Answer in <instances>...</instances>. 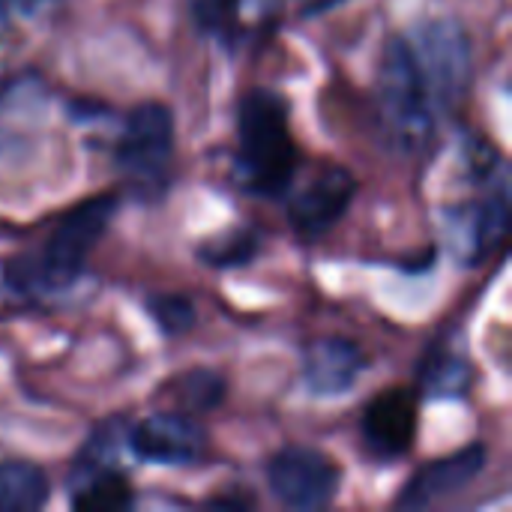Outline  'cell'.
I'll return each instance as SVG.
<instances>
[{"label":"cell","instance_id":"cell-18","mask_svg":"<svg viewBox=\"0 0 512 512\" xmlns=\"http://www.w3.org/2000/svg\"><path fill=\"white\" fill-rule=\"evenodd\" d=\"M150 312H153L156 324L171 336L186 333L195 324V309L186 297H153Z\"/></svg>","mask_w":512,"mask_h":512},{"label":"cell","instance_id":"cell-5","mask_svg":"<svg viewBox=\"0 0 512 512\" xmlns=\"http://www.w3.org/2000/svg\"><path fill=\"white\" fill-rule=\"evenodd\" d=\"M120 171L141 195H156L171 174L174 162V117L159 102L138 105L117 141Z\"/></svg>","mask_w":512,"mask_h":512},{"label":"cell","instance_id":"cell-19","mask_svg":"<svg viewBox=\"0 0 512 512\" xmlns=\"http://www.w3.org/2000/svg\"><path fill=\"white\" fill-rule=\"evenodd\" d=\"M333 0H303V6H309V9H324V6H330Z\"/></svg>","mask_w":512,"mask_h":512},{"label":"cell","instance_id":"cell-12","mask_svg":"<svg viewBox=\"0 0 512 512\" xmlns=\"http://www.w3.org/2000/svg\"><path fill=\"white\" fill-rule=\"evenodd\" d=\"M72 507L84 512L126 510L132 504V486L120 468L108 471H84L69 477Z\"/></svg>","mask_w":512,"mask_h":512},{"label":"cell","instance_id":"cell-3","mask_svg":"<svg viewBox=\"0 0 512 512\" xmlns=\"http://www.w3.org/2000/svg\"><path fill=\"white\" fill-rule=\"evenodd\" d=\"M117 210L114 198H93L69 210L51 231L42 246V255L30 264L27 285L33 288H66L84 270L90 252L108 231V222Z\"/></svg>","mask_w":512,"mask_h":512},{"label":"cell","instance_id":"cell-20","mask_svg":"<svg viewBox=\"0 0 512 512\" xmlns=\"http://www.w3.org/2000/svg\"><path fill=\"white\" fill-rule=\"evenodd\" d=\"M6 30V0H0V33Z\"/></svg>","mask_w":512,"mask_h":512},{"label":"cell","instance_id":"cell-13","mask_svg":"<svg viewBox=\"0 0 512 512\" xmlns=\"http://www.w3.org/2000/svg\"><path fill=\"white\" fill-rule=\"evenodd\" d=\"M48 477L36 465H0V512H33L48 501Z\"/></svg>","mask_w":512,"mask_h":512},{"label":"cell","instance_id":"cell-10","mask_svg":"<svg viewBox=\"0 0 512 512\" xmlns=\"http://www.w3.org/2000/svg\"><path fill=\"white\" fill-rule=\"evenodd\" d=\"M483 465H486V447L483 444H471L453 456L435 459L423 471L414 474V480L402 489L396 507L399 510H423L441 498H450V495L462 492L471 480H477Z\"/></svg>","mask_w":512,"mask_h":512},{"label":"cell","instance_id":"cell-11","mask_svg":"<svg viewBox=\"0 0 512 512\" xmlns=\"http://www.w3.org/2000/svg\"><path fill=\"white\" fill-rule=\"evenodd\" d=\"M366 366L363 351L348 339H318L303 354V378L315 396H339L354 387Z\"/></svg>","mask_w":512,"mask_h":512},{"label":"cell","instance_id":"cell-14","mask_svg":"<svg viewBox=\"0 0 512 512\" xmlns=\"http://www.w3.org/2000/svg\"><path fill=\"white\" fill-rule=\"evenodd\" d=\"M423 390L435 399H450V396H465L471 387V366L465 357L453 351H435L423 363Z\"/></svg>","mask_w":512,"mask_h":512},{"label":"cell","instance_id":"cell-2","mask_svg":"<svg viewBox=\"0 0 512 512\" xmlns=\"http://www.w3.org/2000/svg\"><path fill=\"white\" fill-rule=\"evenodd\" d=\"M417 78L438 117L450 114L471 84V42L468 33L450 21H426L411 36H405Z\"/></svg>","mask_w":512,"mask_h":512},{"label":"cell","instance_id":"cell-15","mask_svg":"<svg viewBox=\"0 0 512 512\" xmlns=\"http://www.w3.org/2000/svg\"><path fill=\"white\" fill-rule=\"evenodd\" d=\"M195 24L210 36H231L240 18V0H189Z\"/></svg>","mask_w":512,"mask_h":512},{"label":"cell","instance_id":"cell-16","mask_svg":"<svg viewBox=\"0 0 512 512\" xmlns=\"http://www.w3.org/2000/svg\"><path fill=\"white\" fill-rule=\"evenodd\" d=\"M177 390H180L177 396H180L189 408H195V411H207V408L219 405L222 396H225L222 378L213 375V372H204V369L189 372L186 378H180V381H177Z\"/></svg>","mask_w":512,"mask_h":512},{"label":"cell","instance_id":"cell-17","mask_svg":"<svg viewBox=\"0 0 512 512\" xmlns=\"http://www.w3.org/2000/svg\"><path fill=\"white\" fill-rule=\"evenodd\" d=\"M207 264L213 267H237L243 261H249L255 255V237L249 231H237L222 237L219 243H210L198 252Z\"/></svg>","mask_w":512,"mask_h":512},{"label":"cell","instance_id":"cell-8","mask_svg":"<svg viewBox=\"0 0 512 512\" xmlns=\"http://www.w3.org/2000/svg\"><path fill=\"white\" fill-rule=\"evenodd\" d=\"M417 435V396L405 387L384 390L363 414V444L375 459H399Z\"/></svg>","mask_w":512,"mask_h":512},{"label":"cell","instance_id":"cell-4","mask_svg":"<svg viewBox=\"0 0 512 512\" xmlns=\"http://www.w3.org/2000/svg\"><path fill=\"white\" fill-rule=\"evenodd\" d=\"M378 96H381L384 123L402 147H420L432 135L438 114L417 78L405 36H396L387 42L384 60H381Z\"/></svg>","mask_w":512,"mask_h":512},{"label":"cell","instance_id":"cell-7","mask_svg":"<svg viewBox=\"0 0 512 512\" xmlns=\"http://www.w3.org/2000/svg\"><path fill=\"white\" fill-rule=\"evenodd\" d=\"M129 447L144 462L183 468L201 459L204 429L183 414H153L129 429Z\"/></svg>","mask_w":512,"mask_h":512},{"label":"cell","instance_id":"cell-6","mask_svg":"<svg viewBox=\"0 0 512 512\" xmlns=\"http://www.w3.org/2000/svg\"><path fill=\"white\" fill-rule=\"evenodd\" d=\"M267 480L273 495L288 510L312 512L336 498L342 486V471L327 453L315 447H285L270 459Z\"/></svg>","mask_w":512,"mask_h":512},{"label":"cell","instance_id":"cell-1","mask_svg":"<svg viewBox=\"0 0 512 512\" xmlns=\"http://www.w3.org/2000/svg\"><path fill=\"white\" fill-rule=\"evenodd\" d=\"M237 177L243 189L276 198L297 171V141L288 123V102L273 90H252L240 105Z\"/></svg>","mask_w":512,"mask_h":512},{"label":"cell","instance_id":"cell-9","mask_svg":"<svg viewBox=\"0 0 512 512\" xmlns=\"http://www.w3.org/2000/svg\"><path fill=\"white\" fill-rule=\"evenodd\" d=\"M357 192V180L351 177L348 168L339 165H327L303 192H297V198L291 201V225L297 234L303 237H321L327 234L342 213L348 210V204L354 201Z\"/></svg>","mask_w":512,"mask_h":512}]
</instances>
